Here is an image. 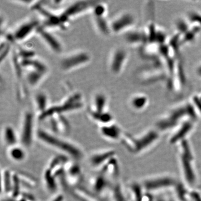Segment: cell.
<instances>
[{
  "label": "cell",
  "instance_id": "cell-1",
  "mask_svg": "<svg viewBox=\"0 0 201 201\" xmlns=\"http://www.w3.org/2000/svg\"><path fill=\"white\" fill-rule=\"evenodd\" d=\"M197 117L198 114L191 102H184L174 106L163 114L157 121L156 127L161 132L173 130L185 121H196Z\"/></svg>",
  "mask_w": 201,
  "mask_h": 201
},
{
  "label": "cell",
  "instance_id": "cell-2",
  "mask_svg": "<svg viewBox=\"0 0 201 201\" xmlns=\"http://www.w3.org/2000/svg\"><path fill=\"white\" fill-rule=\"evenodd\" d=\"M37 136L44 144L63 152V154L71 157L75 160H80L83 157L82 150L77 145L46 130L39 129Z\"/></svg>",
  "mask_w": 201,
  "mask_h": 201
},
{
  "label": "cell",
  "instance_id": "cell-3",
  "mask_svg": "<svg viewBox=\"0 0 201 201\" xmlns=\"http://www.w3.org/2000/svg\"><path fill=\"white\" fill-rule=\"evenodd\" d=\"M159 137V131L157 129H152L136 137L129 133H124L121 140L124 146L129 152L138 154L153 145L158 141Z\"/></svg>",
  "mask_w": 201,
  "mask_h": 201
},
{
  "label": "cell",
  "instance_id": "cell-4",
  "mask_svg": "<svg viewBox=\"0 0 201 201\" xmlns=\"http://www.w3.org/2000/svg\"><path fill=\"white\" fill-rule=\"evenodd\" d=\"M83 96L78 92H74L67 96L61 103L50 106L43 114L38 115V120H45L56 114H64L79 110L83 107Z\"/></svg>",
  "mask_w": 201,
  "mask_h": 201
},
{
  "label": "cell",
  "instance_id": "cell-5",
  "mask_svg": "<svg viewBox=\"0 0 201 201\" xmlns=\"http://www.w3.org/2000/svg\"><path fill=\"white\" fill-rule=\"evenodd\" d=\"M180 160L184 180L189 186H193L196 182L195 158L192 149L187 140L180 142Z\"/></svg>",
  "mask_w": 201,
  "mask_h": 201
},
{
  "label": "cell",
  "instance_id": "cell-6",
  "mask_svg": "<svg viewBox=\"0 0 201 201\" xmlns=\"http://www.w3.org/2000/svg\"><path fill=\"white\" fill-rule=\"evenodd\" d=\"M91 61L90 53L85 50H79L63 56L59 62V67L62 71L69 72L87 65Z\"/></svg>",
  "mask_w": 201,
  "mask_h": 201
},
{
  "label": "cell",
  "instance_id": "cell-7",
  "mask_svg": "<svg viewBox=\"0 0 201 201\" xmlns=\"http://www.w3.org/2000/svg\"><path fill=\"white\" fill-rule=\"evenodd\" d=\"M96 2V1H77L72 2L59 14L63 24L67 27L68 23L73 19L88 11H92Z\"/></svg>",
  "mask_w": 201,
  "mask_h": 201
},
{
  "label": "cell",
  "instance_id": "cell-8",
  "mask_svg": "<svg viewBox=\"0 0 201 201\" xmlns=\"http://www.w3.org/2000/svg\"><path fill=\"white\" fill-rule=\"evenodd\" d=\"M41 22L37 19H31L22 22L14 30L13 33L6 35V37L16 43L27 40L34 33H37Z\"/></svg>",
  "mask_w": 201,
  "mask_h": 201
},
{
  "label": "cell",
  "instance_id": "cell-9",
  "mask_svg": "<svg viewBox=\"0 0 201 201\" xmlns=\"http://www.w3.org/2000/svg\"><path fill=\"white\" fill-rule=\"evenodd\" d=\"M35 116L31 110H25L22 118L20 133L19 136L20 141L23 147L29 148L33 141L34 133Z\"/></svg>",
  "mask_w": 201,
  "mask_h": 201
},
{
  "label": "cell",
  "instance_id": "cell-10",
  "mask_svg": "<svg viewBox=\"0 0 201 201\" xmlns=\"http://www.w3.org/2000/svg\"><path fill=\"white\" fill-rule=\"evenodd\" d=\"M136 19L133 14L125 11L115 16L110 21L112 34H125L133 29Z\"/></svg>",
  "mask_w": 201,
  "mask_h": 201
},
{
  "label": "cell",
  "instance_id": "cell-11",
  "mask_svg": "<svg viewBox=\"0 0 201 201\" xmlns=\"http://www.w3.org/2000/svg\"><path fill=\"white\" fill-rule=\"evenodd\" d=\"M129 54L122 47H117L112 50L108 60V68L112 74H120L127 63Z\"/></svg>",
  "mask_w": 201,
  "mask_h": 201
},
{
  "label": "cell",
  "instance_id": "cell-12",
  "mask_svg": "<svg viewBox=\"0 0 201 201\" xmlns=\"http://www.w3.org/2000/svg\"><path fill=\"white\" fill-rule=\"evenodd\" d=\"M177 183L176 180L172 176H161L152 177L144 180L142 186L145 191L149 193L175 187Z\"/></svg>",
  "mask_w": 201,
  "mask_h": 201
},
{
  "label": "cell",
  "instance_id": "cell-13",
  "mask_svg": "<svg viewBox=\"0 0 201 201\" xmlns=\"http://www.w3.org/2000/svg\"><path fill=\"white\" fill-rule=\"evenodd\" d=\"M41 39L54 53L59 54L62 53L63 46L61 41L55 35L49 31V29L44 28L41 25L37 31Z\"/></svg>",
  "mask_w": 201,
  "mask_h": 201
},
{
  "label": "cell",
  "instance_id": "cell-14",
  "mask_svg": "<svg viewBox=\"0 0 201 201\" xmlns=\"http://www.w3.org/2000/svg\"><path fill=\"white\" fill-rule=\"evenodd\" d=\"M195 120H188L180 124L173 131V133L169 138L170 144H176L186 140L187 136L194 129Z\"/></svg>",
  "mask_w": 201,
  "mask_h": 201
},
{
  "label": "cell",
  "instance_id": "cell-15",
  "mask_svg": "<svg viewBox=\"0 0 201 201\" xmlns=\"http://www.w3.org/2000/svg\"><path fill=\"white\" fill-rule=\"evenodd\" d=\"M115 152L113 150H105L91 155L89 159L91 165L94 168H101L108 161L114 158Z\"/></svg>",
  "mask_w": 201,
  "mask_h": 201
},
{
  "label": "cell",
  "instance_id": "cell-16",
  "mask_svg": "<svg viewBox=\"0 0 201 201\" xmlns=\"http://www.w3.org/2000/svg\"><path fill=\"white\" fill-rule=\"evenodd\" d=\"M125 40L127 43L133 46H142L147 41L144 30L131 29L125 34Z\"/></svg>",
  "mask_w": 201,
  "mask_h": 201
},
{
  "label": "cell",
  "instance_id": "cell-17",
  "mask_svg": "<svg viewBox=\"0 0 201 201\" xmlns=\"http://www.w3.org/2000/svg\"><path fill=\"white\" fill-rule=\"evenodd\" d=\"M99 132L104 137L111 140L121 139L124 134L120 127L113 122L101 126Z\"/></svg>",
  "mask_w": 201,
  "mask_h": 201
},
{
  "label": "cell",
  "instance_id": "cell-18",
  "mask_svg": "<svg viewBox=\"0 0 201 201\" xmlns=\"http://www.w3.org/2000/svg\"><path fill=\"white\" fill-rule=\"evenodd\" d=\"M25 74V80L27 87L35 88L39 86L47 76V73L34 69H29Z\"/></svg>",
  "mask_w": 201,
  "mask_h": 201
},
{
  "label": "cell",
  "instance_id": "cell-19",
  "mask_svg": "<svg viewBox=\"0 0 201 201\" xmlns=\"http://www.w3.org/2000/svg\"><path fill=\"white\" fill-rule=\"evenodd\" d=\"M149 103L148 96L144 93H135L131 97L129 101L130 107L136 111H141L148 106Z\"/></svg>",
  "mask_w": 201,
  "mask_h": 201
},
{
  "label": "cell",
  "instance_id": "cell-20",
  "mask_svg": "<svg viewBox=\"0 0 201 201\" xmlns=\"http://www.w3.org/2000/svg\"><path fill=\"white\" fill-rule=\"evenodd\" d=\"M92 106L89 108L91 110L96 112H103L107 111V96L103 92H97L93 96Z\"/></svg>",
  "mask_w": 201,
  "mask_h": 201
},
{
  "label": "cell",
  "instance_id": "cell-21",
  "mask_svg": "<svg viewBox=\"0 0 201 201\" xmlns=\"http://www.w3.org/2000/svg\"><path fill=\"white\" fill-rule=\"evenodd\" d=\"M34 102L38 115L43 114L50 107L49 99L47 93L43 91L37 92L34 95Z\"/></svg>",
  "mask_w": 201,
  "mask_h": 201
},
{
  "label": "cell",
  "instance_id": "cell-22",
  "mask_svg": "<svg viewBox=\"0 0 201 201\" xmlns=\"http://www.w3.org/2000/svg\"><path fill=\"white\" fill-rule=\"evenodd\" d=\"M73 194L80 201H99V197L93 192H90L83 187H74Z\"/></svg>",
  "mask_w": 201,
  "mask_h": 201
},
{
  "label": "cell",
  "instance_id": "cell-23",
  "mask_svg": "<svg viewBox=\"0 0 201 201\" xmlns=\"http://www.w3.org/2000/svg\"><path fill=\"white\" fill-rule=\"evenodd\" d=\"M110 183L108 178L100 173L93 178L91 183L93 192L96 195L102 193L106 189L110 187Z\"/></svg>",
  "mask_w": 201,
  "mask_h": 201
},
{
  "label": "cell",
  "instance_id": "cell-24",
  "mask_svg": "<svg viewBox=\"0 0 201 201\" xmlns=\"http://www.w3.org/2000/svg\"><path fill=\"white\" fill-rule=\"evenodd\" d=\"M93 19L96 29L100 34L106 37L112 34L110 21H108L106 16H93Z\"/></svg>",
  "mask_w": 201,
  "mask_h": 201
},
{
  "label": "cell",
  "instance_id": "cell-25",
  "mask_svg": "<svg viewBox=\"0 0 201 201\" xmlns=\"http://www.w3.org/2000/svg\"><path fill=\"white\" fill-rule=\"evenodd\" d=\"M87 112L90 118H91L94 121L99 123L101 126L105 125L113 122V120H114L113 116L108 111L96 112L91 110L88 108Z\"/></svg>",
  "mask_w": 201,
  "mask_h": 201
},
{
  "label": "cell",
  "instance_id": "cell-26",
  "mask_svg": "<svg viewBox=\"0 0 201 201\" xmlns=\"http://www.w3.org/2000/svg\"><path fill=\"white\" fill-rule=\"evenodd\" d=\"M3 138L5 143L10 148L16 145L19 140L14 129L10 125H6L3 128Z\"/></svg>",
  "mask_w": 201,
  "mask_h": 201
},
{
  "label": "cell",
  "instance_id": "cell-27",
  "mask_svg": "<svg viewBox=\"0 0 201 201\" xmlns=\"http://www.w3.org/2000/svg\"><path fill=\"white\" fill-rule=\"evenodd\" d=\"M13 174L9 169H3L1 173L2 189L3 192L7 195H10L13 186Z\"/></svg>",
  "mask_w": 201,
  "mask_h": 201
},
{
  "label": "cell",
  "instance_id": "cell-28",
  "mask_svg": "<svg viewBox=\"0 0 201 201\" xmlns=\"http://www.w3.org/2000/svg\"><path fill=\"white\" fill-rule=\"evenodd\" d=\"M186 18L192 28L201 31V12L191 10L187 13Z\"/></svg>",
  "mask_w": 201,
  "mask_h": 201
},
{
  "label": "cell",
  "instance_id": "cell-29",
  "mask_svg": "<svg viewBox=\"0 0 201 201\" xmlns=\"http://www.w3.org/2000/svg\"><path fill=\"white\" fill-rule=\"evenodd\" d=\"M44 180L47 189L50 192H55L58 188L56 177L50 170L47 168L44 174Z\"/></svg>",
  "mask_w": 201,
  "mask_h": 201
},
{
  "label": "cell",
  "instance_id": "cell-30",
  "mask_svg": "<svg viewBox=\"0 0 201 201\" xmlns=\"http://www.w3.org/2000/svg\"><path fill=\"white\" fill-rule=\"evenodd\" d=\"M23 148L24 147H21L17 145L10 147L9 152L10 157L11 159H12L13 160L17 162L22 161L26 157V154Z\"/></svg>",
  "mask_w": 201,
  "mask_h": 201
},
{
  "label": "cell",
  "instance_id": "cell-31",
  "mask_svg": "<svg viewBox=\"0 0 201 201\" xmlns=\"http://www.w3.org/2000/svg\"><path fill=\"white\" fill-rule=\"evenodd\" d=\"M17 174L19 176L21 185H24L30 188H34L37 185V180L30 174L22 172H19Z\"/></svg>",
  "mask_w": 201,
  "mask_h": 201
},
{
  "label": "cell",
  "instance_id": "cell-32",
  "mask_svg": "<svg viewBox=\"0 0 201 201\" xmlns=\"http://www.w3.org/2000/svg\"><path fill=\"white\" fill-rule=\"evenodd\" d=\"M131 195L133 201H142L145 195H144V189L142 185L137 183H133L130 187Z\"/></svg>",
  "mask_w": 201,
  "mask_h": 201
},
{
  "label": "cell",
  "instance_id": "cell-33",
  "mask_svg": "<svg viewBox=\"0 0 201 201\" xmlns=\"http://www.w3.org/2000/svg\"><path fill=\"white\" fill-rule=\"evenodd\" d=\"M111 201H127L125 195L119 184L113 186L112 189Z\"/></svg>",
  "mask_w": 201,
  "mask_h": 201
},
{
  "label": "cell",
  "instance_id": "cell-34",
  "mask_svg": "<svg viewBox=\"0 0 201 201\" xmlns=\"http://www.w3.org/2000/svg\"><path fill=\"white\" fill-rule=\"evenodd\" d=\"M91 12L93 14V16H106L107 12V6L102 1H97Z\"/></svg>",
  "mask_w": 201,
  "mask_h": 201
},
{
  "label": "cell",
  "instance_id": "cell-35",
  "mask_svg": "<svg viewBox=\"0 0 201 201\" xmlns=\"http://www.w3.org/2000/svg\"><path fill=\"white\" fill-rule=\"evenodd\" d=\"M195 73L197 77L201 79V62L199 63L196 67H195Z\"/></svg>",
  "mask_w": 201,
  "mask_h": 201
},
{
  "label": "cell",
  "instance_id": "cell-36",
  "mask_svg": "<svg viewBox=\"0 0 201 201\" xmlns=\"http://www.w3.org/2000/svg\"><path fill=\"white\" fill-rule=\"evenodd\" d=\"M64 195L62 194H58L56 195L50 201H64Z\"/></svg>",
  "mask_w": 201,
  "mask_h": 201
},
{
  "label": "cell",
  "instance_id": "cell-37",
  "mask_svg": "<svg viewBox=\"0 0 201 201\" xmlns=\"http://www.w3.org/2000/svg\"><path fill=\"white\" fill-rule=\"evenodd\" d=\"M155 201H166L165 199H164V198L163 197H158L157 199H155Z\"/></svg>",
  "mask_w": 201,
  "mask_h": 201
},
{
  "label": "cell",
  "instance_id": "cell-38",
  "mask_svg": "<svg viewBox=\"0 0 201 201\" xmlns=\"http://www.w3.org/2000/svg\"><path fill=\"white\" fill-rule=\"evenodd\" d=\"M172 201V200H170H170H169V201Z\"/></svg>",
  "mask_w": 201,
  "mask_h": 201
}]
</instances>
